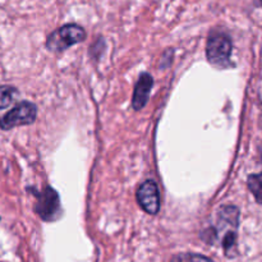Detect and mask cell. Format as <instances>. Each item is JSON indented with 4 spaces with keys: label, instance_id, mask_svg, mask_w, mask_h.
<instances>
[{
    "label": "cell",
    "instance_id": "obj_1",
    "mask_svg": "<svg viewBox=\"0 0 262 262\" xmlns=\"http://www.w3.org/2000/svg\"><path fill=\"white\" fill-rule=\"evenodd\" d=\"M232 40L227 33L222 31H214L209 36L206 46V55L210 63L217 67H225L229 63L232 55Z\"/></svg>",
    "mask_w": 262,
    "mask_h": 262
},
{
    "label": "cell",
    "instance_id": "obj_3",
    "mask_svg": "<svg viewBox=\"0 0 262 262\" xmlns=\"http://www.w3.org/2000/svg\"><path fill=\"white\" fill-rule=\"evenodd\" d=\"M238 217L239 211L234 206H224L219 211V230H224V237H223V246L225 248L227 255L230 250L235 247V229L238 227Z\"/></svg>",
    "mask_w": 262,
    "mask_h": 262
},
{
    "label": "cell",
    "instance_id": "obj_6",
    "mask_svg": "<svg viewBox=\"0 0 262 262\" xmlns=\"http://www.w3.org/2000/svg\"><path fill=\"white\" fill-rule=\"evenodd\" d=\"M137 201L147 214L156 215L160 210V196L155 182L147 181L137 191Z\"/></svg>",
    "mask_w": 262,
    "mask_h": 262
},
{
    "label": "cell",
    "instance_id": "obj_8",
    "mask_svg": "<svg viewBox=\"0 0 262 262\" xmlns=\"http://www.w3.org/2000/svg\"><path fill=\"white\" fill-rule=\"evenodd\" d=\"M248 188L258 204H262V173L248 177Z\"/></svg>",
    "mask_w": 262,
    "mask_h": 262
},
{
    "label": "cell",
    "instance_id": "obj_9",
    "mask_svg": "<svg viewBox=\"0 0 262 262\" xmlns=\"http://www.w3.org/2000/svg\"><path fill=\"white\" fill-rule=\"evenodd\" d=\"M18 95L17 90L10 86L0 87V109H5L9 106Z\"/></svg>",
    "mask_w": 262,
    "mask_h": 262
},
{
    "label": "cell",
    "instance_id": "obj_7",
    "mask_svg": "<svg viewBox=\"0 0 262 262\" xmlns=\"http://www.w3.org/2000/svg\"><path fill=\"white\" fill-rule=\"evenodd\" d=\"M154 79L148 73L141 74L140 79H138L137 84L135 87V94H133V109L135 110H141L148 101V97H150L151 89H152Z\"/></svg>",
    "mask_w": 262,
    "mask_h": 262
},
{
    "label": "cell",
    "instance_id": "obj_2",
    "mask_svg": "<svg viewBox=\"0 0 262 262\" xmlns=\"http://www.w3.org/2000/svg\"><path fill=\"white\" fill-rule=\"evenodd\" d=\"M86 32L78 25H66L54 31L46 41L48 49L53 51H63L69 46L78 43L84 40Z\"/></svg>",
    "mask_w": 262,
    "mask_h": 262
},
{
    "label": "cell",
    "instance_id": "obj_5",
    "mask_svg": "<svg viewBox=\"0 0 262 262\" xmlns=\"http://www.w3.org/2000/svg\"><path fill=\"white\" fill-rule=\"evenodd\" d=\"M59 196L53 188H45L41 193L37 194V202H36V212L41 216V219L46 222L56 219L59 214Z\"/></svg>",
    "mask_w": 262,
    "mask_h": 262
},
{
    "label": "cell",
    "instance_id": "obj_4",
    "mask_svg": "<svg viewBox=\"0 0 262 262\" xmlns=\"http://www.w3.org/2000/svg\"><path fill=\"white\" fill-rule=\"evenodd\" d=\"M36 106L32 102L23 101L8 112L0 120V128L2 129H12L17 125L31 124L36 119Z\"/></svg>",
    "mask_w": 262,
    "mask_h": 262
},
{
    "label": "cell",
    "instance_id": "obj_10",
    "mask_svg": "<svg viewBox=\"0 0 262 262\" xmlns=\"http://www.w3.org/2000/svg\"><path fill=\"white\" fill-rule=\"evenodd\" d=\"M171 262H214L206 256L199 255V253H181L174 256Z\"/></svg>",
    "mask_w": 262,
    "mask_h": 262
},
{
    "label": "cell",
    "instance_id": "obj_11",
    "mask_svg": "<svg viewBox=\"0 0 262 262\" xmlns=\"http://www.w3.org/2000/svg\"><path fill=\"white\" fill-rule=\"evenodd\" d=\"M255 2H256V4L260 5V7H262V0H255Z\"/></svg>",
    "mask_w": 262,
    "mask_h": 262
}]
</instances>
